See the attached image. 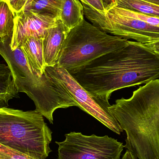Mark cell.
Masks as SVG:
<instances>
[{
	"mask_svg": "<svg viewBox=\"0 0 159 159\" xmlns=\"http://www.w3.org/2000/svg\"><path fill=\"white\" fill-rule=\"evenodd\" d=\"M128 43L127 39L109 35L84 19L69 32L55 66L72 74L99 57L123 47Z\"/></svg>",
	"mask_w": 159,
	"mask_h": 159,
	"instance_id": "cell-5",
	"label": "cell"
},
{
	"mask_svg": "<svg viewBox=\"0 0 159 159\" xmlns=\"http://www.w3.org/2000/svg\"><path fill=\"white\" fill-rule=\"evenodd\" d=\"M148 2L156 4L159 5V0H143Z\"/></svg>",
	"mask_w": 159,
	"mask_h": 159,
	"instance_id": "cell-23",
	"label": "cell"
},
{
	"mask_svg": "<svg viewBox=\"0 0 159 159\" xmlns=\"http://www.w3.org/2000/svg\"><path fill=\"white\" fill-rule=\"evenodd\" d=\"M70 30L60 20L57 23L47 30L43 40L44 57L47 67L57 65L59 55Z\"/></svg>",
	"mask_w": 159,
	"mask_h": 159,
	"instance_id": "cell-10",
	"label": "cell"
},
{
	"mask_svg": "<svg viewBox=\"0 0 159 159\" xmlns=\"http://www.w3.org/2000/svg\"><path fill=\"white\" fill-rule=\"evenodd\" d=\"M15 15V27L10 43L12 50L20 47L29 37L43 39L47 30L59 20L51 16L25 9Z\"/></svg>",
	"mask_w": 159,
	"mask_h": 159,
	"instance_id": "cell-9",
	"label": "cell"
},
{
	"mask_svg": "<svg viewBox=\"0 0 159 159\" xmlns=\"http://www.w3.org/2000/svg\"><path fill=\"white\" fill-rule=\"evenodd\" d=\"M105 2L107 7L113 4L120 7L159 18V5L156 4L143 0H105Z\"/></svg>",
	"mask_w": 159,
	"mask_h": 159,
	"instance_id": "cell-14",
	"label": "cell"
},
{
	"mask_svg": "<svg viewBox=\"0 0 159 159\" xmlns=\"http://www.w3.org/2000/svg\"><path fill=\"white\" fill-rule=\"evenodd\" d=\"M15 16L7 3L0 0V38L12 37Z\"/></svg>",
	"mask_w": 159,
	"mask_h": 159,
	"instance_id": "cell-16",
	"label": "cell"
},
{
	"mask_svg": "<svg viewBox=\"0 0 159 159\" xmlns=\"http://www.w3.org/2000/svg\"><path fill=\"white\" fill-rule=\"evenodd\" d=\"M127 139L124 148L139 159H159V79L116 100L109 107Z\"/></svg>",
	"mask_w": 159,
	"mask_h": 159,
	"instance_id": "cell-2",
	"label": "cell"
},
{
	"mask_svg": "<svg viewBox=\"0 0 159 159\" xmlns=\"http://www.w3.org/2000/svg\"><path fill=\"white\" fill-rule=\"evenodd\" d=\"M48 73L59 80L78 103V107L100 121L118 134L123 131L120 123L110 112L109 102L93 97L81 87L73 76L63 68L47 67Z\"/></svg>",
	"mask_w": 159,
	"mask_h": 159,
	"instance_id": "cell-8",
	"label": "cell"
},
{
	"mask_svg": "<svg viewBox=\"0 0 159 159\" xmlns=\"http://www.w3.org/2000/svg\"><path fill=\"white\" fill-rule=\"evenodd\" d=\"M58 146L57 159H120L124 145L107 135H86L72 132Z\"/></svg>",
	"mask_w": 159,
	"mask_h": 159,
	"instance_id": "cell-7",
	"label": "cell"
},
{
	"mask_svg": "<svg viewBox=\"0 0 159 159\" xmlns=\"http://www.w3.org/2000/svg\"><path fill=\"white\" fill-rule=\"evenodd\" d=\"M70 75L93 97L109 102L115 91L159 78V56L144 44L128 41Z\"/></svg>",
	"mask_w": 159,
	"mask_h": 159,
	"instance_id": "cell-1",
	"label": "cell"
},
{
	"mask_svg": "<svg viewBox=\"0 0 159 159\" xmlns=\"http://www.w3.org/2000/svg\"><path fill=\"white\" fill-rule=\"evenodd\" d=\"M123 11L127 15L147 22L148 24L159 28V18L150 15H146L138 11L122 7Z\"/></svg>",
	"mask_w": 159,
	"mask_h": 159,
	"instance_id": "cell-17",
	"label": "cell"
},
{
	"mask_svg": "<svg viewBox=\"0 0 159 159\" xmlns=\"http://www.w3.org/2000/svg\"><path fill=\"white\" fill-rule=\"evenodd\" d=\"M33 0H28V2H27V4H26V6L28 5L29 4V3H30Z\"/></svg>",
	"mask_w": 159,
	"mask_h": 159,
	"instance_id": "cell-24",
	"label": "cell"
},
{
	"mask_svg": "<svg viewBox=\"0 0 159 159\" xmlns=\"http://www.w3.org/2000/svg\"><path fill=\"white\" fill-rule=\"evenodd\" d=\"M0 159H37L0 144Z\"/></svg>",
	"mask_w": 159,
	"mask_h": 159,
	"instance_id": "cell-18",
	"label": "cell"
},
{
	"mask_svg": "<svg viewBox=\"0 0 159 159\" xmlns=\"http://www.w3.org/2000/svg\"><path fill=\"white\" fill-rule=\"evenodd\" d=\"M7 3L15 14L21 12L25 8L28 0H3Z\"/></svg>",
	"mask_w": 159,
	"mask_h": 159,
	"instance_id": "cell-20",
	"label": "cell"
},
{
	"mask_svg": "<svg viewBox=\"0 0 159 159\" xmlns=\"http://www.w3.org/2000/svg\"><path fill=\"white\" fill-rule=\"evenodd\" d=\"M83 6L87 18L107 33L143 44L159 39L158 27L127 15L122 7L112 4L106 8L104 13L100 14Z\"/></svg>",
	"mask_w": 159,
	"mask_h": 159,
	"instance_id": "cell-6",
	"label": "cell"
},
{
	"mask_svg": "<svg viewBox=\"0 0 159 159\" xmlns=\"http://www.w3.org/2000/svg\"><path fill=\"white\" fill-rule=\"evenodd\" d=\"M84 7L79 0H62L59 20L70 30L84 19Z\"/></svg>",
	"mask_w": 159,
	"mask_h": 159,
	"instance_id": "cell-12",
	"label": "cell"
},
{
	"mask_svg": "<svg viewBox=\"0 0 159 159\" xmlns=\"http://www.w3.org/2000/svg\"><path fill=\"white\" fill-rule=\"evenodd\" d=\"M19 97L10 69L7 65L0 63V107L8 106L10 100Z\"/></svg>",
	"mask_w": 159,
	"mask_h": 159,
	"instance_id": "cell-13",
	"label": "cell"
},
{
	"mask_svg": "<svg viewBox=\"0 0 159 159\" xmlns=\"http://www.w3.org/2000/svg\"><path fill=\"white\" fill-rule=\"evenodd\" d=\"M62 0H33L24 9L54 17L59 20Z\"/></svg>",
	"mask_w": 159,
	"mask_h": 159,
	"instance_id": "cell-15",
	"label": "cell"
},
{
	"mask_svg": "<svg viewBox=\"0 0 159 159\" xmlns=\"http://www.w3.org/2000/svg\"><path fill=\"white\" fill-rule=\"evenodd\" d=\"M121 159H137V158L135 157L131 152L127 150Z\"/></svg>",
	"mask_w": 159,
	"mask_h": 159,
	"instance_id": "cell-22",
	"label": "cell"
},
{
	"mask_svg": "<svg viewBox=\"0 0 159 159\" xmlns=\"http://www.w3.org/2000/svg\"><path fill=\"white\" fill-rule=\"evenodd\" d=\"M52 132L36 110L0 107V144L37 159L52 152Z\"/></svg>",
	"mask_w": 159,
	"mask_h": 159,
	"instance_id": "cell-4",
	"label": "cell"
},
{
	"mask_svg": "<svg viewBox=\"0 0 159 159\" xmlns=\"http://www.w3.org/2000/svg\"><path fill=\"white\" fill-rule=\"evenodd\" d=\"M12 37L0 38V55L11 70L19 93H26L34 102L35 110L51 124L57 109L78 107V103L59 80L47 71L45 75L40 76L29 67L21 48L11 49Z\"/></svg>",
	"mask_w": 159,
	"mask_h": 159,
	"instance_id": "cell-3",
	"label": "cell"
},
{
	"mask_svg": "<svg viewBox=\"0 0 159 159\" xmlns=\"http://www.w3.org/2000/svg\"><path fill=\"white\" fill-rule=\"evenodd\" d=\"M82 5L100 14L105 12L106 8L103 0H79Z\"/></svg>",
	"mask_w": 159,
	"mask_h": 159,
	"instance_id": "cell-19",
	"label": "cell"
},
{
	"mask_svg": "<svg viewBox=\"0 0 159 159\" xmlns=\"http://www.w3.org/2000/svg\"><path fill=\"white\" fill-rule=\"evenodd\" d=\"M144 44L159 56V39Z\"/></svg>",
	"mask_w": 159,
	"mask_h": 159,
	"instance_id": "cell-21",
	"label": "cell"
},
{
	"mask_svg": "<svg viewBox=\"0 0 159 159\" xmlns=\"http://www.w3.org/2000/svg\"><path fill=\"white\" fill-rule=\"evenodd\" d=\"M43 40V39L37 37H30L20 47L31 70L41 76L47 74L44 57Z\"/></svg>",
	"mask_w": 159,
	"mask_h": 159,
	"instance_id": "cell-11",
	"label": "cell"
}]
</instances>
